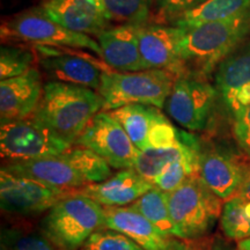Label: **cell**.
Segmentation results:
<instances>
[{
	"mask_svg": "<svg viewBox=\"0 0 250 250\" xmlns=\"http://www.w3.org/2000/svg\"><path fill=\"white\" fill-rule=\"evenodd\" d=\"M167 197L177 239L189 241L204 237L220 220L223 199L206 186L199 175L167 192Z\"/></svg>",
	"mask_w": 250,
	"mask_h": 250,
	"instance_id": "5b68a950",
	"label": "cell"
},
{
	"mask_svg": "<svg viewBox=\"0 0 250 250\" xmlns=\"http://www.w3.org/2000/svg\"><path fill=\"white\" fill-rule=\"evenodd\" d=\"M72 144L64 140L33 116L1 122L0 152L7 162L28 161L59 155Z\"/></svg>",
	"mask_w": 250,
	"mask_h": 250,
	"instance_id": "52a82bcc",
	"label": "cell"
},
{
	"mask_svg": "<svg viewBox=\"0 0 250 250\" xmlns=\"http://www.w3.org/2000/svg\"><path fill=\"white\" fill-rule=\"evenodd\" d=\"M71 190L51 187L41 181L0 170V206L4 213L13 217L31 218L46 213Z\"/></svg>",
	"mask_w": 250,
	"mask_h": 250,
	"instance_id": "9c48e42d",
	"label": "cell"
},
{
	"mask_svg": "<svg viewBox=\"0 0 250 250\" xmlns=\"http://www.w3.org/2000/svg\"><path fill=\"white\" fill-rule=\"evenodd\" d=\"M120 122L139 151L180 142L182 133L154 105L127 104L109 111Z\"/></svg>",
	"mask_w": 250,
	"mask_h": 250,
	"instance_id": "7c38bea8",
	"label": "cell"
},
{
	"mask_svg": "<svg viewBox=\"0 0 250 250\" xmlns=\"http://www.w3.org/2000/svg\"><path fill=\"white\" fill-rule=\"evenodd\" d=\"M104 227V208L78 190L56 203L40 224L41 232L59 250H79Z\"/></svg>",
	"mask_w": 250,
	"mask_h": 250,
	"instance_id": "277c9868",
	"label": "cell"
},
{
	"mask_svg": "<svg viewBox=\"0 0 250 250\" xmlns=\"http://www.w3.org/2000/svg\"><path fill=\"white\" fill-rule=\"evenodd\" d=\"M105 227L123 233L145 250H184L187 241L168 236L133 206L104 208Z\"/></svg>",
	"mask_w": 250,
	"mask_h": 250,
	"instance_id": "2e32d148",
	"label": "cell"
},
{
	"mask_svg": "<svg viewBox=\"0 0 250 250\" xmlns=\"http://www.w3.org/2000/svg\"><path fill=\"white\" fill-rule=\"evenodd\" d=\"M201 147L199 143L189 136L188 133L182 134V139L173 145L160 146V147L147 148L145 151H139L133 168L145 179L152 181L161 173L162 170L170 165L171 162L179 160Z\"/></svg>",
	"mask_w": 250,
	"mask_h": 250,
	"instance_id": "7402d4cb",
	"label": "cell"
},
{
	"mask_svg": "<svg viewBox=\"0 0 250 250\" xmlns=\"http://www.w3.org/2000/svg\"><path fill=\"white\" fill-rule=\"evenodd\" d=\"M153 0H103L111 22L144 26L151 14Z\"/></svg>",
	"mask_w": 250,
	"mask_h": 250,
	"instance_id": "83f0119b",
	"label": "cell"
},
{
	"mask_svg": "<svg viewBox=\"0 0 250 250\" xmlns=\"http://www.w3.org/2000/svg\"><path fill=\"white\" fill-rule=\"evenodd\" d=\"M187 29L151 24L139 27V50L145 70H167L175 76L183 74L180 61L181 43Z\"/></svg>",
	"mask_w": 250,
	"mask_h": 250,
	"instance_id": "5bb4252c",
	"label": "cell"
},
{
	"mask_svg": "<svg viewBox=\"0 0 250 250\" xmlns=\"http://www.w3.org/2000/svg\"><path fill=\"white\" fill-rule=\"evenodd\" d=\"M224 235L233 241L250 237V199L234 196L225 202L220 217Z\"/></svg>",
	"mask_w": 250,
	"mask_h": 250,
	"instance_id": "cb8c5ba5",
	"label": "cell"
},
{
	"mask_svg": "<svg viewBox=\"0 0 250 250\" xmlns=\"http://www.w3.org/2000/svg\"><path fill=\"white\" fill-rule=\"evenodd\" d=\"M35 54L17 45L2 44L0 49V79L5 80L26 73L33 67Z\"/></svg>",
	"mask_w": 250,
	"mask_h": 250,
	"instance_id": "f1b7e54d",
	"label": "cell"
},
{
	"mask_svg": "<svg viewBox=\"0 0 250 250\" xmlns=\"http://www.w3.org/2000/svg\"><path fill=\"white\" fill-rule=\"evenodd\" d=\"M41 74L31 67L21 76L0 83V116L1 122L23 120L36 110L43 94Z\"/></svg>",
	"mask_w": 250,
	"mask_h": 250,
	"instance_id": "ac0fdd59",
	"label": "cell"
},
{
	"mask_svg": "<svg viewBox=\"0 0 250 250\" xmlns=\"http://www.w3.org/2000/svg\"><path fill=\"white\" fill-rule=\"evenodd\" d=\"M250 11V0H206L197 7L177 15L175 26L191 29L205 23L239 17Z\"/></svg>",
	"mask_w": 250,
	"mask_h": 250,
	"instance_id": "603a6c76",
	"label": "cell"
},
{
	"mask_svg": "<svg viewBox=\"0 0 250 250\" xmlns=\"http://www.w3.org/2000/svg\"><path fill=\"white\" fill-rule=\"evenodd\" d=\"M177 76L167 70L103 72L98 92L103 100L101 111H111L127 104L166 105Z\"/></svg>",
	"mask_w": 250,
	"mask_h": 250,
	"instance_id": "8992f818",
	"label": "cell"
},
{
	"mask_svg": "<svg viewBox=\"0 0 250 250\" xmlns=\"http://www.w3.org/2000/svg\"><path fill=\"white\" fill-rule=\"evenodd\" d=\"M205 1L206 0H156V6L165 17L176 18Z\"/></svg>",
	"mask_w": 250,
	"mask_h": 250,
	"instance_id": "d6a6232c",
	"label": "cell"
},
{
	"mask_svg": "<svg viewBox=\"0 0 250 250\" xmlns=\"http://www.w3.org/2000/svg\"><path fill=\"white\" fill-rule=\"evenodd\" d=\"M237 247H239L240 250H250V237L240 241L237 243Z\"/></svg>",
	"mask_w": 250,
	"mask_h": 250,
	"instance_id": "e575fe53",
	"label": "cell"
},
{
	"mask_svg": "<svg viewBox=\"0 0 250 250\" xmlns=\"http://www.w3.org/2000/svg\"><path fill=\"white\" fill-rule=\"evenodd\" d=\"M250 36V11L239 17L205 23L186 31L180 49V61L197 77L210 74L228 55Z\"/></svg>",
	"mask_w": 250,
	"mask_h": 250,
	"instance_id": "3957f363",
	"label": "cell"
},
{
	"mask_svg": "<svg viewBox=\"0 0 250 250\" xmlns=\"http://www.w3.org/2000/svg\"><path fill=\"white\" fill-rule=\"evenodd\" d=\"M0 250H59L41 230L24 226L1 228Z\"/></svg>",
	"mask_w": 250,
	"mask_h": 250,
	"instance_id": "484cf974",
	"label": "cell"
},
{
	"mask_svg": "<svg viewBox=\"0 0 250 250\" xmlns=\"http://www.w3.org/2000/svg\"><path fill=\"white\" fill-rule=\"evenodd\" d=\"M103 108L99 93L88 87L49 81L31 115L61 138L74 145L90 120Z\"/></svg>",
	"mask_w": 250,
	"mask_h": 250,
	"instance_id": "6da1fadb",
	"label": "cell"
},
{
	"mask_svg": "<svg viewBox=\"0 0 250 250\" xmlns=\"http://www.w3.org/2000/svg\"><path fill=\"white\" fill-rule=\"evenodd\" d=\"M139 27L121 24L108 28L96 36L101 57L109 67L120 72L145 70L139 50Z\"/></svg>",
	"mask_w": 250,
	"mask_h": 250,
	"instance_id": "44dd1931",
	"label": "cell"
},
{
	"mask_svg": "<svg viewBox=\"0 0 250 250\" xmlns=\"http://www.w3.org/2000/svg\"><path fill=\"white\" fill-rule=\"evenodd\" d=\"M76 145L95 152L111 168H133L139 149L120 122L109 111H100L77 139Z\"/></svg>",
	"mask_w": 250,
	"mask_h": 250,
	"instance_id": "30bf717a",
	"label": "cell"
},
{
	"mask_svg": "<svg viewBox=\"0 0 250 250\" xmlns=\"http://www.w3.org/2000/svg\"><path fill=\"white\" fill-rule=\"evenodd\" d=\"M215 87L233 118L250 105V40L220 62Z\"/></svg>",
	"mask_w": 250,
	"mask_h": 250,
	"instance_id": "4fadbf2b",
	"label": "cell"
},
{
	"mask_svg": "<svg viewBox=\"0 0 250 250\" xmlns=\"http://www.w3.org/2000/svg\"><path fill=\"white\" fill-rule=\"evenodd\" d=\"M79 250H145L129 236L104 227L93 233Z\"/></svg>",
	"mask_w": 250,
	"mask_h": 250,
	"instance_id": "f546056e",
	"label": "cell"
},
{
	"mask_svg": "<svg viewBox=\"0 0 250 250\" xmlns=\"http://www.w3.org/2000/svg\"><path fill=\"white\" fill-rule=\"evenodd\" d=\"M245 160L220 148H201L199 176L223 201L237 195L242 181Z\"/></svg>",
	"mask_w": 250,
	"mask_h": 250,
	"instance_id": "d6986e66",
	"label": "cell"
},
{
	"mask_svg": "<svg viewBox=\"0 0 250 250\" xmlns=\"http://www.w3.org/2000/svg\"><path fill=\"white\" fill-rule=\"evenodd\" d=\"M1 168L71 191H77L88 184L102 182L112 175L107 161L83 146L71 147L62 154L49 158L6 162Z\"/></svg>",
	"mask_w": 250,
	"mask_h": 250,
	"instance_id": "7a4b0ae2",
	"label": "cell"
},
{
	"mask_svg": "<svg viewBox=\"0 0 250 250\" xmlns=\"http://www.w3.org/2000/svg\"><path fill=\"white\" fill-rule=\"evenodd\" d=\"M217 93V88L199 77L181 74L175 79L166 109L184 129L201 131L208 125Z\"/></svg>",
	"mask_w": 250,
	"mask_h": 250,
	"instance_id": "8fae6325",
	"label": "cell"
},
{
	"mask_svg": "<svg viewBox=\"0 0 250 250\" xmlns=\"http://www.w3.org/2000/svg\"><path fill=\"white\" fill-rule=\"evenodd\" d=\"M233 133L239 147L250 158V105L234 118Z\"/></svg>",
	"mask_w": 250,
	"mask_h": 250,
	"instance_id": "4dcf8cb0",
	"label": "cell"
},
{
	"mask_svg": "<svg viewBox=\"0 0 250 250\" xmlns=\"http://www.w3.org/2000/svg\"><path fill=\"white\" fill-rule=\"evenodd\" d=\"M41 55L40 65L49 77L56 81L83 86L98 90L103 72L111 71L108 65H96L92 57L62 54L51 50L50 46H36Z\"/></svg>",
	"mask_w": 250,
	"mask_h": 250,
	"instance_id": "e0dca14e",
	"label": "cell"
},
{
	"mask_svg": "<svg viewBox=\"0 0 250 250\" xmlns=\"http://www.w3.org/2000/svg\"><path fill=\"white\" fill-rule=\"evenodd\" d=\"M168 236L175 237V226L168 206L167 192L154 187L131 204Z\"/></svg>",
	"mask_w": 250,
	"mask_h": 250,
	"instance_id": "d4e9b609",
	"label": "cell"
},
{
	"mask_svg": "<svg viewBox=\"0 0 250 250\" xmlns=\"http://www.w3.org/2000/svg\"><path fill=\"white\" fill-rule=\"evenodd\" d=\"M2 41H17L35 46L87 49L101 56L98 41L85 34L72 31L61 26L40 8L15 15L1 26Z\"/></svg>",
	"mask_w": 250,
	"mask_h": 250,
	"instance_id": "ba28073f",
	"label": "cell"
},
{
	"mask_svg": "<svg viewBox=\"0 0 250 250\" xmlns=\"http://www.w3.org/2000/svg\"><path fill=\"white\" fill-rule=\"evenodd\" d=\"M40 9L61 26L88 36L110 28L103 0H43Z\"/></svg>",
	"mask_w": 250,
	"mask_h": 250,
	"instance_id": "9a60e30c",
	"label": "cell"
},
{
	"mask_svg": "<svg viewBox=\"0 0 250 250\" xmlns=\"http://www.w3.org/2000/svg\"><path fill=\"white\" fill-rule=\"evenodd\" d=\"M154 187L152 181L145 179L134 168H126L112 174L105 181L88 184L78 191L103 208H121L133 204Z\"/></svg>",
	"mask_w": 250,
	"mask_h": 250,
	"instance_id": "ffe728a7",
	"label": "cell"
},
{
	"mask_svg": "<svg viewBox=\"0 0 250 250\" xmlns=\"http://www.w3.org/2000/svg\"><path fill=\"white\" fill-rule=\"evenodd\" d=\"M199 152H201V147L179 160L171 162L153 180V184L162 191L170 192L190 177L198 176Z\"/></svg>",
	"mask_w": 250,
	"mask_h": 250,
	"instance_id": "4316f807",
	"label": "cell"
},
{
	"mask_svg": "<svg viewBox=\"0 0 250 250\" xmlns=\"http://www.w3.org/2000/svg\"><path fill=\"white\" fill-rule=\"evenodd\" d=\"M184 250H240L239 247L233 246L232 243L219 235L204 236L201 239L189 240Z\"/></svg>",
	"mask_w": 250,
	"mask_h": 250,
	"instance_id": "1f68e13d",
	"label": "cell"
},
{
	"mask_svg": "<svg viewBox=\"0 0 250 250\" xmlns=\"http://www.w3.org/2000/svg\"><path fill=\"white\" fill-rule=\"evenodd\" d=\"M237 196H241L246 199H250V158L248 160H245L243 165V175L242 181L240 184Z\"/></svg>",
	"mask_w": 250,
	"mask_h": 250,
	"instance_id": "836d02e7",
	"label": "cell"
}]
</instances>
